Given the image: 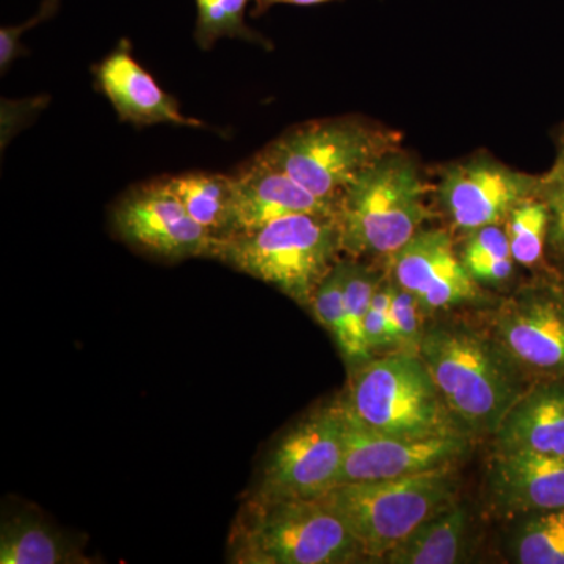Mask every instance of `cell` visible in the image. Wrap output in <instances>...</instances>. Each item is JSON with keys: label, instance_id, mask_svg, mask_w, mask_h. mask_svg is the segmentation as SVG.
Segmentation results:
<instances>
[{"label": "cell", "instance_id": "30", "mask_svg": "<svg viewBox=\"0 0 564 564\" xmlns=\"http://www.w3.org/2000/svg\"><path fill=\"white\" fill-rule=\"evenodd\" d=\"M540 196L547 204L551 215L552 236L555 242L564 245V181H549L543 177Z\"/></svg>", "mask_w": 564, "mask_h": 564}, {"label": "cell", "instance_id": "2", "mask_svg": "<svg viewBox=\"0 0 564 564\" xmlns=\"http://www.w3.org/2000/svg\"><path fill=\"white\" fill-rule=\"evenodd\" d=\"M340 251L337 214H295L220 240L214 259L311 306Z\"/></svg>", "mask_w": 564, "mask_h": 564}, {"label": "cell", "instance_id": "11", "mask_svg": "<svg viewBox=\"0 0 564 564\" xmlns=\"http://www.w3.org/2000/svg\"><path fill=\"white\" fill-rule=\"evenodd\" d=\"M543 177L530 176L489 155L454 163L441 176L440 202L462 231L499 225L527 199L540 196Z\"/></svg>", "mask_w": 564, "mask_h": 564}, {"label": "cell", "instance_id": "19", "mask_svg": "<svg viewBox=\"0 0 564 564\" xmlns=\"http://www.w3.org/2000/svg\"><path fill=\"white\" fill-rule=\"evenodd\" d=\"M467 534L463 508H445L384 556L392 564H454L462 560Z\"/></svg>", "mask_w": 564, "mask_h": 564}, {"label": "cell", "instance_id": "14", "mask_svg": "<svg viewBox=\"0 0 564 564\" xmlns=\"http://www.w3.org/2000/svg\"><path fill=\"white\" fill-rule=\"evenodd\" d=\"M96 82L99 90L109 98L111 106L117 110L122 121L135 126L172 124L204 128L202 121L192 120L181 113L180 106L172 96L159 87L139 62L133 58L131 44L122 40L117 50L96 68Z\"/></svg>", "mask_w": 564, "mask_h": 564}, {"label": "cell", "instance_id": "9", "mask_svg": "<svg viewBox=\"0 0 564 564\" xmlns=\"http://www.w3.org/2000/svg\"><path fill=\"white\" fill-rule=\"evenodd\" d=\"M113 228L137 250L166 261L215 258L218 240L198 225L166 180L129 192L113 210Z\"/></svg>", "mask_w": 564, "mask_h": 564}, {"label": "cell", "instance_id": "27", "mask_svg": "<svg viewBox=\"0 0 564 564\" xmlns=\"http://www.w3.org/2000/svg\"><path fill=\"white\" fill-rule=\"evenodd\" d=\"M421 310L417 296L393 285L389 318L393 347L399 348V351L419 352L423 339Z\"/></svg>", "mask_w": 564, "mask_h": 564}, {"label": "cell", "instance_id": "15", "mask_svg": "<svg viewBox=\"0 0 564 564\" xmlns=\"http://www.w3.org/2000/svg\"><path fill=\"white\" fill-rule=\"evenodd\" d=\"M497 505L510 511L564 508V455L499 451L491 467Z\"/></svg>", "mask_w": 564, "mask_h": 564}, {"label": "cell", "instance_id": "6", "mask_svg": "<svg viewBox=\"0 0 564 564\" xmlns=\"http://www.w3.org/2000/svg\"><path fill=\"white\" fill-rule=\"evenodd\" d=\"M375 432L426 437L456 433L451 410L419 352L397 351L356 370L343 400Z\"/></svg>", "mask_w": 564, "mask_h": 564}, {"label": "cell", "instance_id": "20", "mask_svg": "<svg viewBox=\"0 0 564 564\" xmlns=\"http://www.w3.org/2000/svg\"><path fill=\"white\" fill-rule=\"evenodd\" d=\"M166 184L188 215L220 242L232 226L234 177L217 173H187L166 177Z\"/></svg>", "mask_w": 564, "mask_h": 564}, {"label": "cell", "instance_id": "4", "mask_svg": "<svg viewBox=\"0 0 564 564\" xmlns=\"http://www.w3.org/2000/svg\"><path fill=\"white\" fill-rule=\"evenodd\" d=\"M425 191L413 161L402 152L393 151L373 163L337 204L343 251L395 254L429 218Z\"/></svg>", "mask_w": 564, "mask_h": 564}, {"label": "cell", "instance_id": "18", "mask_svg": "<svg viewBox=\"0 0 564 564\" xmlns=\"http://www.w3.org/2000/svg\"><path fill=\"white\" fill-rule=\"evenodd\" d=\"M80 562L74 545L31 511L3 521L0 530V563L62 564Z\"/></svg>", "mask_w": 564, "mask_h": 564}, {"label": "cell", "instance_id": "13", "mask_svg": "<svg viewBox=\"0 0 564 564\" xmlns=\"http://www.w3.org/2000/svg\"><path fill=\"white\" fill-rule=\"evenodd\" d=\"M232 226L229 237L254 231L295 214H337V204L318 198L259 155L234 174ZM228 239V237H226Z\"/></svg>", "mask_w": 564, "mask_h": 564}, {"label": "cell", "instance_id": "3", "mask_svg": "<svg viewBox=\"0 0 564 564\" xmlns=\"http://www.w3.org/2000/svg\"><path fill=\"white\" fill-rule=\"evenodd\" d=\"M399 147L400 135L391 129L333 118L293 128L258 155L318 198L339 203L352 182Z\"/></svg>", "mask_w": 564, "mask_h": 564}, {"label": "cell", "instance_id": "32", "mask_svg": "<svg viewBox=\"0 0 564 564\" xmlns=\"http://www.w3.org/2000/svg\"><path fill=\"white\" fill-rule=\"evenodd\" d=\"M544 180L564 181V132L562 141H560V151L558 155H556L554 169H552L551 172L545 174Z\"/></svg>", "mask_w": 564, "mask_h": 564}, {"label": "cell", "instance_id": "25", "mask_svg": "<svg viewBox=\"0 0 564 564\" xmlns=\"http://www.w3.org/2000/svg\"><path fill=\"white\" fill-rule=\"evenodd\" d=\"M516 556L522 564H564V508L532 519L516 541Z\"/></svg>", "mask_w": 564, "mask_h": 564}, {"label": "cell", "instance_id": "28", "mask_svg": "<svg viewBox=\"0 0 564 564\" xmlns=\"http://www.w3.org/2000/svg\"><path fill=\"white\" fill-rule=\"evenodd\" d=\"M392 289L393 285L380 284V288L375 292L366 322H364V334H366L370 351L393 347L391 318H389Z\"/></svg>", "mask_w": 564, "mask_h": 564}, {"label": "cell", "instance_id": "12", "mask_svg": "<svg viewBox=\"0 0 564 564\" xmlns=\"http://www.w3.org/2000/svg\"><path fill=\"white\" fill-rule=\"evenodd\" d=\"M397 288L417 296L422 310H447L477 299V281L454 250L451 236L440 229L419 231L392 256Z\"/></svg>", "mask_w": 564, "mask_h": 564}, {"label": "cell", "instance_id": "10", "mask_svg": "<svg viewBox=\"0 0 564 564\" xmlns=\"http://www.w3.org/2000/svg\"><path fill=\"white\" fill-rule=\"evenodd\" d=\"M344 467L340 484L391 480L452 467L467 451L459 433L426 437L391 436L370 430L343 402Z\"/></svg>", "mask_w": 564, "mask_h": 564}, {"label": "cell", "instance_id": "8", "mask_svg": "<svg viewBox=\"0 0 564 564\" xmlns=\"http://www.w3.org/2000/svg\"><path fill=\"white\" fill-rule=\"evenodd\" d=\"M345 455L340 403L299 423L273 448L261 485L262 499H321L340 484Z\"/></svg>", "mask_w": 564, "mask_h": 564}, {"label": "cell", "instance_id": "21", "mask_svg": "<svg viewBox=\"0 0 564 564\" xmlns=\"http://www.w3.org/2000/svg\"><path fill=\"white\" fill-rule=\"evenodd\" d=\"M345 262L344 300L348 326V351L345 359L350 362L369 361L370 348L364 334V322L369 314L375 292L381 281L377 273L356 262Z\"/></svg>", "mask_w": 564, "mask_h": 564}, {"label": "cell", "instance_id": "24", "mask_svg": "<svg viewBox=\"0 0 564 564\" xmlns=\"http://www.w3.org/2000/svg\"><path fill=\"white\" fill-rule=\"evenodd\" d=\"M507 236L514 262L532 267L543 256L551 215L543 199L534 198L519 204L507 218Z\"/></svg>", "mask_w": 564, "mask_h": 564}, {"label": "cell", "instance_id": "1", "mask_svg": "<svg viewBox=\"0 0 564 564\" xmlns=\"http://www.w3.org/2000/svg\"><path fill=\"white\" fill-rule=\"evenodd\" d=\"M364 554L350 529L322 499L250 496L234 521L229 562L344 564Z\"/></svg>", "mask_w": 564, "mask_h": 564}, {"label": "cell", "instance_id": "29", "mask_svg": "<svg viewBox=\"0 0 564 564\" xmlns=\"http://www.w3.org/2000/svg\"><path fill=\"white\" fill-rule=\"evenodd\" d=\"M58 6H61V0H44V2L41 3L39 13L28 22H24V24L14 25V28H2V31H0V68H2V70L9 69L11 63L17 61L22 54V35L31 31L35 25H39L40 22L54 17Z\"/></svg>", "mask_w": 564, "mask_h": 564}, {"label": "cell", "instance_id": "22", "mask_svg": "<svg viewBox=\"0 0 564 564\" xmlns=\"http://www.w3.org/2000/svg\"><path fill=\"white\" fill-rule=\"evenodd\" d=\"M462 261L477 282L497 284L507 281L514 265L507 232L499 225L484 226L470 232Z\"/></svg>", "mask_w": 564, "mask_h": 564}, {"label": "cell", "instance_id": "7", "mask_svg": "<svg viewBox=\"0 0 564 564\" xmlns=\"http://www.w3.org/2000/svg\"><path fill=\"white\" fill-rule=\"evenodd\" d=\"M419 355L451 413L474 430H494L516 400L513 373L496 348L462 328L423 334Z\"/></svg>", "mask_w": 564, "mask_h": 564}, {"label": "cell", "instance_id": "5", "mask_svg": "<svg viewBox=\"0 0 564 564\" xmlns=\"http://www.w3.org/2000/svg\"><path fill=\"white\" fill-rule=\"evenodd\" d=\"M451 470L444 467L391 480L337 485L321 499L350 529L364 558L383 562L419 527L454 505Z\"/></svg>", "mask_w": 564, "mask_h": 564}, {"label": "cell", "instance_id": "17", "mask_svg": "<svg viewBox=\"0 0 564 564\" xmlns=\"http://www.w3.org/2000/svg\"><path fill=\"white\" fill-rule=\"evenodd\" d=\"M496 433L499 451L564 455V389H538L516 400Z\"/></svg>", "mask_w": 564, "mask_h": 564}, {"label": "cell", "instance_id": "23", "mask_svg": "<svg viewBox=\"0 0 564 564\" xmlns=\"http://www.w3.org/2000/svg\"><path fill=\"white\" fill-rule=\"evenodd\" d=\"M251 0H196L195 40L203 50H210L220 39H240L270 47L267 40L248 28L245 10Z\"/></svg>", "mask_w": 564, "mask_h": 564}, {"label": "cell", "instance_id": "31", "mask_svg": "<svg viewBox=\"0 0 564 564\" xmlns=\"http://www.w3.org/2000/svg\"><path fill=\"white\" fill-rule=\"evenodd\" d=\"M256 3L254 13H262L273 6H296V7H314L322 3L336 2V0H252Z\"/></svg>", "mask_w": 564, "mask_h": 564}, {"label": "cell", "instance_id": "26", "mask_svg": "<svg viewBox=\"0 0 564 564\" xmlns=\"http://www.w3.org/2000/svg\"><path fill=\"white\" fill-rule=\"evenodd\" d=\"M344 276L345 262L339 261L318 285L310 307L323 328L332 333L337 347L345 356L350 339H348L347 315H345Z\"/></svg>", "mask_w": 564, "mask_h": 564}, {"label": "cell", "instance_id": "16", "mask_svg": "<svg viewBox=\"0 0 564 564\" xmlns=\"http://www.w3.org/2000/svg\"><path fill=\"white\" fill-rule=\"evenodd\" d=\"M508 355L530 369L564 370V306L549 299L522 300L505 307L497 321Z\"/></svg>", "mask_w": 564, "mask_h": 564}]
</instances>
